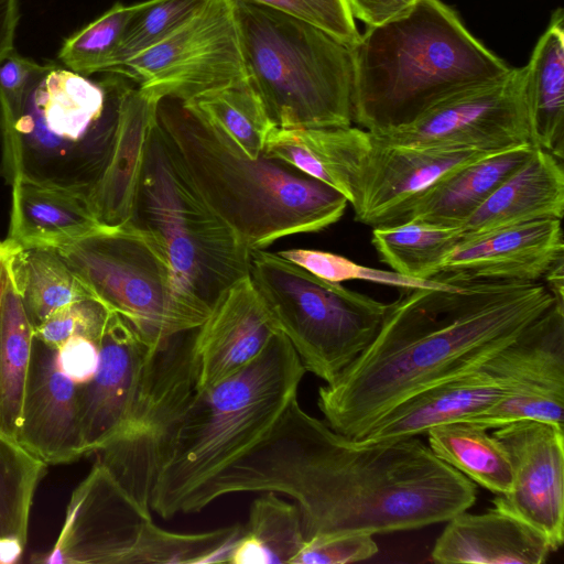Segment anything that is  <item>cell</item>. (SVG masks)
I'll list each match as a JSON object with an SVG mask.
<instances>
[{
    "label": "cell",
    "instance_id": "46",
    "mask_svg": "<svg viewBox=\"0 0 564 564\" xmlns=\"http://www.w3.org/2000/svg\"><path fill=\"white\" fill-rule=\"evenodd\" d=\"M354 19L368 28L382 24L408 10L416 0H345Z\"/></svg>",
    "mask_w": 564,
    "mask_h": 564
},
{
    "label": "cell",
    "instance_id": "47",
    "mask_svg": "<svg viewBox=\"0 0 564 564\" xmlns=\"http://www.w3.org/2000/svg\"><path fill=\"white\" fill-rule=\"evenodd\" d=\"M18 23V0H0V63L14 50Z\"/></svg>",
    "mask_w": 564,
    "mask_h": 564
},
{
    "label": "cell",
    "instance_id": "17",
    "mask_svg": "<svg viewBox=\"0 0 564 564\" xmlns=\"http://www.w3.org/2000/svg\"><path fill=\"white\" fill-rule=\"evenodd\" d=\"M491 153L471 148L387 144L371 134L358 200L352 207L355 219L372 228L390 225L437 181Z\"/></svg>",
    "mask_w": 564,
    "mask_h": 564
},
{
    "label": "cell",
    "instance_id": "36",
    "mask_svg": "<svg viewBox=\"0 0 564 564\" xmlns=\"http://www.w3.org/2000/svg\"><path fill=\"white\" fill-rule=\"evenodd\" d=\"M294 130L327 173L330 187L354 207L371 145L370 132L352 126Z\"/></svg>",
    "mask_w": 564,
    "mask_h": 564
},
{
    "label": "cell",
    "instance_id": "5",
    "mask_svg": "<svg viewBox=\"0 0 564 564\" xmlns=\"http://www.w3.org/2000/svg\"><path fill=\"white\" fill-rule=\"evenodd\" d=\"M306 373L278 333L250 365L199 390L172 437L150 497L163 519L189 514L198 491L254 446L297 398Z\"/></svg>",
    "mask_w": 564,
    "mask_h": 564
},
{
    "label": "cell",
    "instance_id": "37",
    "mask_svg": "<svg viewBox=\"0 0 564 564\" xmlns=\"http://www.w3.org/2000/svg\"><path fill=\"white\" fill-rule=\"evenodd\" d=\"M47 465L0 432V538L28 543L30 513Z\"/></svg>",
    "mask_w": 564,
    "mask_h": 564
},
{
    "label": "cell",
    "instance_id": "8",
    "mask_svg": "<svg viewBox=\"0 0 564 564\" xmlns=\"http://www.w3.org/2000/svg\"><path fill=\"white\" fill-rule=\"evenodd\" d=\"M132 221L162 245L176 295L202 324L218 299L250 274V251L202 198L158 119Z\"/></svg>",
    "mask_w": 564,
    "mask_h": 564
},
{
    "label": "cell",
    "instance_id": "49",
    "mask_svg": "<svg viewBox=\"0 0 564 564\" xmlns=\"http://www.w3.org/2000/svg\"><path fill=\"white\" fill-rule=\"evenodd\" d=\"M25 544L18 538H0V564H14L20 561Z\"/></svg>",
    "mask_w": 564,
    "mask_h": 564
},
{
    "label": "cell",
    "instance_id": "31",
    "mask_svg": "<svg viewBox=\"0 0 564 564\" xmlns=\"http://www.w3.org/2000/svg\"><path fill=\"white\" fill-rule=\"evenodd\" d=\"M426 435L433 454L471 481L496 495L510 491L509 456L487 430L466 422H452L433 426Z\"/></svg>",
    "mask_w": 564,
    "mask_h": 564
},
{
    "label": "cell",
    "instance_id": "24",
    "mask_svg": "<svg viewBox=\"0 0 564 564\" xmlns=\"http://www.w3.org/2000/svg\"><path fill=\"white\" fill-rule=\"evenodd\" d=\"M431 560L438 564H542L552 550L545 538L501 508L467 510L448 519Z\"/></svg>",
    "mask_w": 564,
    "mask_h": 564
},
{
    "label": "cell",
    "instance_id": "42",
    "mask_svg": "<svg viewBox=\"0 0 564 564\" xmlns=\"http://www.w3.org/2000/svg\"><path fill=\"white\" fill-rule=\"evenodd\" d=\"M269 7L333 35L348 46L360 37L355 19L345 0H245Z\"/></svg>",
    "mask_w": 564,
    "mask_h": 564
},
{
    "label": "cell",
    "instance_id": "27",
    "mask_svg": "<svg viewBox=\"0 0 564 564\" xmlns=\"http://www.w3.org/2000/svg\"><path fill=\"white\" fill-rule=\"evenodd\" d=\"M532 150L531 145H520L491 153L457 169L429 187L390 225L421 221L459 227L525 162Z\"/></svg>",
    "mask_w": 564,
    "mask_h": 564
},
{
    "label": "cell",
    "instance_id": "19",
    "mask_svg": "<svg viewBox=\"0 0 564 564\" xmlns=\"http://www.w3.org/2000/svg\"><path fill=\"white\" fill-rule=\"evenodd\" d=\"M278 333L250 274L240 279L195 328L198 390L213 387L250 365Z\"/></svg>",
    "mask_w": 564,
    "mask_h": 564
},
{
    "label": "cell",
    "instance_id": "30",
    "mask_svg": "<svg viewBox=\"0 0 564 564\" xmlns=\"http://www.w3.org/2000/svg\"><path fill=\"white\" fill-rule=\"evenodd\" d=\"M12 282L33 325H40L58 308L91 299L57 249L15 246L10 259Z\"/></svg>",
    "mask_w": 564,
    "mask_h": 564
},
{
    "label": "cell",
    "instance_id": "34",
    "mask_svg": "<svg viewBox=\"0 0 564 564\" xmlns=\"http://www.w3.org/2000/svg\"><path fill=\"white\" fill-rule=\"evenodd\" d=\"M186 102L204 113L253 159L262 154L268 135L275 127L249 78Z\"/></svg>",
    "mask_w": 564,
    "mask_h": 564
},
{
    "label": "cell",
    "instance_id": "33",
    "mask_svg": "<svg viewBox=\"0 0 564 564\" xmlns=\"http://www.w3.org/2000/svg\"><path fill=\"white\" fill-rule=\"evenodd\" d=\"M459 227L404 221L372 228L371 243L391 270L415 279L436 276L451 251L462 241Z\"/></svg>",
    "mask_w": 564,
    "mask_h": 564
},
{
    "label": "cell",
    "instance_id": "32",
    "mask_svg": "<svg viewBox=\"0 0 564 564\" xmlns=\"http://www.w3.org/2000/svg\"><path fill=\"white\" fill-rule=\"evenodd\" d=\"M34 328L11 274L0 303V432L17 441L22 421Z\"/></svg>",
    "mask_w": 564,
    "mask_h": 564
},
{
    "label": "cell",
    "instance_id": "20",
    "mask_svg": "<svg viewBox=\"0 0 564 564\" xmlns=\"http://www.w3.org/2000/svg\"><path fill=\"white\" fill-rule=\"evenodd\" d=\"M563 257L562 219H541L463 239L433 279L538 282Z\"/></svg>",
    "mask_w": 564,
    "mask_h": 564
},
{
    "label": "cell",
    "instance_id": "38",
    "mask_svg": "<svg viewBox=\"0 0 564 564\" xmlns=\"http://www.w3.org/2000/svg\"><path fill=\"white\" fill-rule=\"evenodd\" d=\"M141 4L126 6L117 2L67 37L58 52V59L64 67L85 76L108 73L126 29Z\"/></svg>",
    "mask_w": 564,
    "mask_h": 564
},
{
    "label": "cell",
    "instance_id": "45",
    "mask_svg": "<svg viewBox=\"0 0 564 564\" xmlns=\"http://www.w3.org/2000/svg\"><path fill=\"white\" fill-rule=\"evenodd\" d=\"M58 369L74 383L93 379L99 365V344L86 337H72L56 349Z\"/></svg>",
    "mask_w": 564,
    "mask_h": 564
},
{
    "label": "cell",
    "instance_id": "48",
    "mask_svg": "<svg viewBox=\"0 0 564 564\" xmlns=\"http://www.w3.org/2000/svg\"><path fill=\"white\" fill-rule=\"evenodd\" d=\"M564 257L558 259L545 273L543 279L544 285L552 293L555 300L564 302L563 286H564Z\"/></svg>",
    "mask_w": 564,
    "mask_h": 564
},
{
    "label": "cell",
    "instance_id": "23",
    "mask_svg": "<svg viewBox=\"0 0 564 564\" xmlns=\"http://www.w3.org/2000/svg\"><path fill=\"white\" fill-rule=\"evenodd\" d=\"M506 388L482 366L433 383L386 412L358 441L416 437L441 424L462 422L498 402Z\"/></svg>",
    "mask_w": 564,
    "mask_h": 564
},
{
    "label": "cell",
    "instance_id": "26",
    "mask_svg": "<svg viewBox=\"0 0 564 564\" xmlns=\"http://www.w3.org/2000/svg\"><path fill=\"white\" fill-rule=\"evenodd\" d=\"M9 239L21 249H59L107 227L87 195L28 180L11 184Z\"/></svg>",
    "mask_w": 564,
    "mask_h": 564
},
{
    "label": "cell",
    "instance_id": "6",
    "mask_svg": "<svg viewBox=\"0 0 564 564\" xmlns=\"http://www.w3.org/2000/svg\"><path fill=\"white\" fill-rule=\"evenodd\" d=\"M128 84L39 64L1 135V174L90 196L110 155Z\"/></svg>",
    "mask_w": 564,
    "mask_h": 564
},
{
    "label": "cell",
    "instance_id": "9",
    "mask_svg": "<svg viewBox=\"0 0 564 564\" xmlns=\"http://www.w3.org/2000/svg\"><path fill=\"white\" fill-rule=\"evenodd\" d=\"M250 278L306 372L325 383L369 345L388 308L263 249L250 251Z\"/></svg>",
    "mask_w": 564,
    "mask_h": 564
},
{
    "label": "cell",
    "instance_id": "35",
    "mask_svg": "<svg viewBox=\"0 0 564 564\" xmlns=\"http://www.w3.org/2000/svg\"><path fill=\"white\" fill-rule=\"evenodd\" d=\"M241 527L236 523L210 531L184 533L162 529L151 519L143 527L127 564L227 563Z\"/></svg>",
    "mask_w": 564,
    "mask_h": 564
},
{
    "label": "cell",
    "instance_id": "21",
    "mask_svg": "<svg viewBox=\"0 0 564 564\" xmlns=\"http://www.w3.org/2000/svg\"><path fill=\"white\" fill-rule=\"evenodd\" d=\"M17 442L46 465L84 456L77 384L57 367L56 349L34 337Z\"/></svg>",
    "mask_w": 564,
    "mask_h": 564
},
{
    "label": "cell",
    "instance_id": "3",
    "mask_svg": "<svg viewBox=\"0 0 564 564\" xmlns=\"http://www.w3.org/2000/svg\"><path fill=\"white\" fill-rule=\"evenodd\" d=\"M351 50L352 122L375 134L408 126L448 97L511 69L441 0H416L367 28Z\"/></svg>",
    "mask_w": 564,
    "mask_h": 564
},
{
    "label": "cell",
    "instance_id": "7",
    "mask_svg": "<svg viewBox=\"0 0 564 564\" xmlns=\"http://www.w3.org/2000/svg\"><path fill=\"white\" fill-rule=\"evenodd\" d=\"M248 78L278 128L352 123L351 46L278 10L231 0Z\"/></svg>",
    "mask_w": 564,
    "mask_h": 564
},
{
    "label": "cell",
    "instance_id": "40",
    "mask_svg": "<svg viewBox=\"0 0 564 564\" xmlns=\"http://www.w3.org/2000/svg\"><path fill=\"white\" fill-rule=\"evenodd\" d=\"M207 0H144L129 22L108 73H115L127 59L161 42Z\"/></svg>",
    "mask_w": 564,
    "mask_h": 564
},
{
    "label": "cell",
    "instance_id": "15",
    "mask_svg": "<svg viewBox=\"0 0 564 564\" xmlns=\"http://www.w3.org/2000/svg\"><path fill=\"white\" fill-rule=\"evenodd\" d=\"M151 511L141 507L98 462L73 490L54 545L33 554L47 564H127Z\"/></svg>",
    "mask_w": 564,
    "mask_h": 564
},
{
    "label": "cell",
    "instance_id": "2",
    "mask_svg": "<svg viewBox=\"0 0 564 564\" xmlns=\"http://www.w3.org/2000/svg\"><path fill=\"white\" fill-rule=\"evenodd\" d=\"M451 282L459 286L403 290L369 345L319 387L317 406L333 431L360 440L405 398L480 367L556 301L540 281Z\"/></svg>",
    "mask_w": 564,
    "mask_h": 564
},
{
    "label": "cell",
    "instance_id": "41",
    "mask_svg": "<svg viewBox=\"0 0 564 564\" xmlns=\"http://www.w3.org/2000/svg\"><path fill=\"white\" fill-rule=\"evenodd\" d=\"M109 310L94 299L67 304L34 327V337L53 349L76 336L99 344Z\"/></svg>",
    "mask_w": 564,
    "mask_h": 564
},
{
    "label": "cell",
    "instance_id": "43",
    "mask_svg": "<svg viewBox=\"0 0 564 564\" xmlns=\"http://www.w3.org/2000/svg\"><path fill=\"white\" fill-rule=\"evenodd\" d=\"M372 536L361 532L312 536L293 564H348L369 560L379 550Z\"/></svg>",
    "mask_w": 564,
    "mask_h": 564
},
{
    "label": "cell",
    "instance_id": "4",
    "mask_svg": "<svg viewBox=\"0 0 564 564\" xmlns=\"http://www.w3.org/2000/svg\"><path fill=\"white\" fill-rule=\"evenodd\" d=\"M156 119L202 198L249 251L344 216L341 193L278 159L250 158L191 104L163 97Z\"/></svg>",
    "mask_w": 564,
    "mask_h": 564
},
{
    "label": "cell",
    "instance_id": "22",
    "mask_svg": "<svg viewBox=\"0 0 564 564\" xmlns=\"http://www.w3.org/2000/svg\"><path fill=\"white\" fill-rule=\"evenodd\" d=\"M161 99L150 90L129 85L123 93L116 139L89 196L105 226L119 227L133 219L148 141Z\"/></svg>",
    "mask_w": 564,
    "mask_h": 564
},
{
    "label": "cell",
    "instance_id": "25",
    "mask_svg": "<svg viewBox=\"0 0 564 564\" xmlns=\"http://www.w3.org/2000/svg\"><path fill=\"white\" fill-rule=\"evenodd\" d=\"M563 161L533 148L530 156L459 226L463 239L541 219H562ZM462 239V240H463Z\"/></svg>",
    "mask_w": 564,
    "mask_h": 564
},
{
    "label": "cell",
    "instance_id": "1",
    "mask_svg": "<svg viewBox=\"0 0 564 564\" xmlns=\"http://www.w3.org/2000/svg\"><path fill=\"white\" fill-rule=\"evenodd\" d=\"M272 491L300 509L305 539L383 534L446 522L471 508L477 486L417 437L350 440L294 399L273 427L195 496L196 513L220 497Z\"/></svg>",
    "mask_w": 564,
    "mask_h": 564
},
{
    "label": "cell",
    "instance_id": "16",
    "mask_svg": "<svg viewBox=\"0 0 564 564\" xmlns=\"http://www.w3.org/2000/svg\"><path fill=\"white\" fill-rule=\"evenodd\" d=\"M563 427L522 420L494 430L511 464L512 485L497 495L494 506L503 509L542 534L552 552L564 541V433Z\"/></svg>",
    "mask_w": 564,
    "mask_h": 564
},
{
    "label": "cell",
    "instance_id": "12",
    "mask_svg": "<svg viewBox=\"0 0 564 564\" xmlns=\"http://www.w3.org/2000/svg\"><path fill=\"white\" fill-rule=\"evenodd\" d=\"M115 74L160 98L183 101L248 79L231 0H207L171 35Z\"/></svg>",
    "mask_w": 564,
    "mask_h": 564
},
{
    "label": "cell",
    "instance_id": "44",
    "mask_svg": "<svg viewBox=\"0 0 564 564\" xmlns=\"http://www.w3.org/2000/svg\"><path fill=\"white\" fill-rule=\"evenodd\" d=\"M37 66L14 50L0 63V131L18 113Z\"/></svg>",
    "mask_w": 564,
    "mask_h": 564
},
{
    "label": "cell",
    "instance_id": "11",
    "mask_svg": "<svg viewBox=\"0 0 564 564\" xmlns=\"http://www.w3.org/2000/svg\"><path fill=\"white\" fill-rule=\"evenodd\" d=\"M194 332L152 350L127 423L95 453L96 462L147 510L174 432L199 391Z\"/></svg>",
    "mask_w": 564,
    "mask_h": 564
},
{
    "label": "cell",
    "instance_id": "18",
    "mask_svg": "<svg viewBox=\"0 0 564 564\" xmlns=\"http://www.w3.org/2000/svg\"><path fill=\"white\" fill-rule=\"evenodd\" d=\"M152 350L121 315L109 311L98 369L91 380L77 384L85 455L95 454L123 429Z\"/></svg>",
    "mask_w": 564,
    "mask_h": 564
},
{
    "label": "cell",
    "instance_id": "39",
    "mask_svg": "<svg viewBox=\"0 0 564 564\" xmlns=\"http://www.w3.org/2000/svg\"><path fill=\"white\" fill-rule=\"evenodd\" d=\"M276 253L314 275L336 283L365 281L402 290L416 288L454 290L459 286L457 282L438 279L422 280L400 274L393 270L370 268L328 251L295 248Z\"/></svg>",
    "mask_w": 564,
    "mask_h": 564
},
{
    "label": "cell",
    "instance_id": "29",
    "mask_svg": "<svg viewBox=\"0 0 564 564\" xmlns=\"http://www.w3.org/2000/svg\"><path fill=\"white\" fill-rule=\"evenodd\" d=\"M305 541L297 505L279 494L261 492L250 506L227 563L293 564Z\"/></svg>",
    "mask_w": 564,
    "mask_h": 564
},
{
    "label": "cell",
    "instance_id": "13",
    "mask_svg": "<svg viewBox=\"0 0 564 564\" xmlns=\"http://www.w3.org/2000/svg\"><path fill=\"white\" fill-rule=\"evenodd\" d=\"M371 134L382 143L410 147L492 152L533 147L525 67H511L498 79L457 93L408 126Z\"/></svg>",
    "mask_w": 564,
    "mask_h": 564
},
{
    "label": "cell",
    "instance_id": "28",
    "mask_svg": "<svg viewBox=\"0 0 564 564\" xmlns=\"http://www.w3.org/2000/svg\"><path fill=\"white\" fill-rule=\"evenodd\" d=\"M525 67L533 147L564 158V14L557 9Z\"/></svg>",
    "mask_w": 564,
    "mask_h": 564
},
{
    "label": "cell",
    "instance_id": "10",
    "mask_svg": "<svg viewBox=\"0 0 564 564\" xmlns=\"http://www.w3.org/2000/svg\"><path fill=\"white\" fill-rule=\"evenodd\" d=\"M57 250L91 299L121 315L150 348L202 325L176 295L162 245L133 221Z\"/></svg>",
    "mask_w": 564,
    "mask_h": 564
},
{
    "label": "cell",
    "instance_id": "14",
    "mask_svg": "<svg viewBox=\"0 0 564 564\" xmlns=\"http://www.w3.org/2000/svg\"><path fill=\"white\" fill-rule=\"evenodd\" d=\"M481 366L505 386L506 394L462 422L487 431L522 420L563 427L564 302L556 300Z\"/></svg>",
    "mask_w": 564,
    "mask_h": 564
},
{
    "label": "cell",
    "instance_id": "50",
    "mask_svg": "<svg viewBox=\"0 0 564 564\" xmlns=\"http://www.w3.org/2000/svg\"><path fill=\"white\" fill-rule=\"evenodd\" d=\"M15 246L9 240L0 241V303L10 278V259Z\"/></svg>",
    "mask_w": 564,
    "mask_h": 564
}]
</instances>
